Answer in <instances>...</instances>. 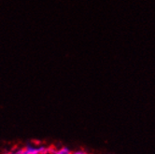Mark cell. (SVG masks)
<instances>
[{
  "instance_id": "1",
  "label": "cell",
  "mask_w": 155,
  "mask_h": 154,
  "mask_svg": "<svg viewBox=\"0 0 155 154\" xmlns=\"http://www.w3.org/2000/svg\"><path fill=\"white\" fill-rule=\"evenodd\" d=\"M54 147L27 144L13 150L14 154H52Z\"/></svg>"
},
{
  "instance_id": "4",
  "label": "cell",
  "mask_w": 155,
  "mask_h": 154,
  "mask_svg": "<svg viewBox=\"0 0 155 154\" xmlns=\"http://www.w3.org/2000/svg\"><path fill=\"white\" fill-rule=\"evenodd\" d=\"M3 154H14V152L13 151H7V152H5Z\"/></svg>"
},
{
  "instance_id": "3",
  "label": "cell",
  "mask_w": 155,
  "mask_h": 154,
  "mask_svg": "<svg viewBox=\"0 0 155 154\" xmlns=\"http://www.w3.org/2000/svg\"><path fill=\"white\" fill-rule=\"evenodd\" d=\"M72 154H90L88 151H86L85 149H76L72 151Z\"/></svg>"
},
{
  "instance_id": "2",
  "label": "cell",
  "mask_w": 155,
  "mask_h": 154,
  "mask_svg": "<svg viewBox=\"0 0 155 154\" xmlns=\"http://www.w3.org/2000/svg\"><path fill=\"white\" fill-rule=\"evenodd\" d=\"M52 154H72V150L68 147H61V148L54 147Z\"/></svg>"
}]
</instances>
